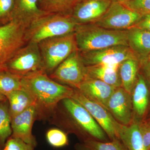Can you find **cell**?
<instances>
[{
	"label": "cell",
	"mask_w": 150,
	"mask_h": 150,
	"mask_svg": "<svg viewBox=\"0 0 150 150\" xmlns=\"http://www.w3.org/2000/svg\"><path fill=\"white\" fill-rule=\"evenodd\" d=\"M21 81L22 88L34 100L38 118L53 112L59 102L71 97L74 91L72 88L52 79L45 72L23 78Z\"/></svg>",
	"instance_id": "1"
},
{
	"label": "cell",
	"mask_w": 150,
	"mask_h": 150,
	"mask_svg": "<svg viewBox=\"0 0 150 150\" xmlns=\"http://www.w3.org/2000/svg\"><path fill=\"white\" fill-rule=\"evenodd\" d=\"M74 34L78 51L80 53L117 45L129 46L127 30L106 29L90 23L78 24Z\"/></svg>",
	"instance_id": "2"
},
{
	"label": "cell",
	"mask_w": 150,
	"mask_h": 150,
	"mask_svg": "<svg viewBox=\"0 0 150 150\" xmlns=\"http://www.w3.org/2000/svg\"><path fill=\"white\" fill-rule=\"evenodd\" d=\"M77 23L69 15L48 13L37 19L25 30L26 43L38 44L47 38L74 32Z\"/></svg>",
	"instance_id": "3"
},
{
	"label": "cell",
	"mask_w": 150,
	"mask_h": 150,
	"mask_svg": "<svg viewBox=\"0 0 150 150\" xmlns=\"http://www.w3.org/2000/svg\"><path fill=\"white\" fill-rule=\"evenodd\" d=\"M46 74L52 73L70 54L77 50L74 33L47 38L38 43Z\"/></svg>",
	"instance_id": "4"
},
{
	"label": "cell",
	"mask_w": 150,
	"mask_h": 150,
	"mask_svg": "<svg viewBox=\"0 0 150 150\" xmlns=\"http://www.w3.org/2000/svg\"><path fill=\"white\" fill-rule=\"evenodd\" d=\"M7 70L21 79L46 73L38 44L28 43L20 48L8 64Z\"/></svg>",
	"instance_id": "5"
},
{
	"label": "cell",
	"mask_w": 150,
	"mask_h": 150,
	"mask_svg": "<svg viewBox=\"0 0 150 150\" xmlns=\"http://www.w3.org/2000/svg\"><path fill=\"white\" fill-rule=\"evenodd\" d=\"M27 27L21 22L12 19L0 26V72L7 70V66L20 48L25 44Z\"/></svg>",
	"instance_id": "6"
},
{
	"label": "cell",
	"mask_w": 150,
	"mask_h": 150,
	"mask_svg": "<svg viewBox=\"0 0 150 150\" xmlns=\"http://www.w3.org/2000/svg\"><path fill=\"white\" fill-rule=\"evenodd\" d=\"M49 77L59 83L77 89L87 77L86 67L78 50L70 54Z\"/></svg>",
	"instance_id": "7"
},
{
	"label": "cell",
	"mask_w": 150,
	"mask_h": 150,
	"mask_svg": "<svg viewBox=\"0 0 150 150\" xmlns=\"http://www.w3.org/2000/svg\"><path fill=\"white\" fill-rule=\"evenodd\" d=\"M62 101L65 109L82 131L83 140L91 138L102 142H108L105 132L85 108L71 98Z\"/></svg>",
	"instance_id": "8"
},
{
	"label": "cell",
	"mask_w": 150,
	"mask_h": 150,
	"mask_svg": "<svg viewBox=\"0 0 150 150\" xmlns=\"http://www.w3.org/2000/svg\"><path fill=\"white\" fill-rule=\"evenodd\" d=\"M142 16L122 3L114 0L105 13L93 23L106 29L126 30L133 27Z\"/></svg>",
	"instance_id": "9"
},
{
	"label": "cell",
	"mask_w": 150,
	"mask_h": 150,
	"mask_svg": "<svg viewBox=\"0 0 150 150\" xmlns=\"http://www.w3.org/2000/svg\"><path fill=\"white\" fill-rule=\"evenodd\" d=\"M71 98L85 108L110 140L119 139L118 129L120 123L115 120L107 108L88 99L76 89Z\"/></svg>",
	"instance_id": "10"
},
{
	"label": "cell",
	"mask_w": 150,
	"mask_h": 150,
	"mask_svg": "<svg viewBox=\"0 0 150 150\" xmlns=\"http://www.w3.org/2000/svg\"><path fill=\"white\" fill-rule=\"evenodd\" d=\"M79 54L86 66L120 64L127 59L138 58L129 46L123 45L110 46L83 53L79 52Z\"/></svg>",
	"instance_id": "11"
},
{
	"label": "cell",
	"mask_w": 150,
	"mask_h": 150,
	"mask_svg": "<svg viewBox=\"0 0 150 150\" xmlns=\"http://www.w3.org/2000/svg\"><path fill=\"white\" fill-rule=\"evenodd\" d=\"M112 0H82L69 14L78 24L93 23L107 11Z\"/></svg>",
	"instance_id": "12"
},
{
	"label": "cell",
	"mask_w": 150,
	"mask_h": 150,
	"mask_svg": "<svg viewBox=\"0 0 150 150\" xmlns=\"http://www.w3.org/2000/svg\"><path fill=\"white\" fill-rule=\"evenodd\" d=\"M106 108L120 124L129 125L133 122L131 94L122 87L115 89L108 100Z\"/></svg>",
	"instance_id": "13"
},
{
	"label": "cell",
	"mask_w": 150,
	"mask_h": 150,
	"mask_svg": "<svg viewBox=\"0 0 150 150\" xmlns=\"http://www.w3.org/2000/svg\"><path fill=\"white\" fill-rule=\"evenodd\" d=\"M38 118V113L35 105H33L24 111L11 118V137L18 138L36 147L37 142L32 134L33 123Z\"/></svg>",
	"instance_id": "14"
},
{
	"label": "cell",
	"mask_w": 150,
	"mask_h": 150,
	"mask_svg": "<svg viewBox=\"0 0 150 150\" xmlns=\"http://www.w3.org/2000/svg\"><path fill=\"white\" fill-rule=\"evenodd\" d=\"M115 88L102 81L87 77L77 90L88 99L106 108L108 100Z\"/></svg>",
	"instance_id": "15"
},
{
	"label": "cell",
	"mask_w": 150,
	"mask_h": 150,
	"mask_svg": "<svg viewBox=\"0 0 150 150\" xmlns=\"http://www.w3.org/2000/svg\"><path fill=\"white\" fill-rule=\"evenodd\" d=\"M47 14L40 8L39 0H15L12 19L21 22L27 28Z\"/></svg>",
	"instance_id": "16"
},
{
	"label": "cell",
	"mask_w": 150,
	"mask_h": 150,
	"mask_svg": "<svg viewBox=\"0 0 150 150\" xmlns=\"http://www.w3.org/2000/svg\"><path fill=\"white\" fill-rule=\"evenodd\" d=\"M129 46L138 58L144 61L150 54V32L135 27L127 29Z\"/></svg>",
	"instance_id": "17"
},
{
	"label": "cell",
	"mask_w": 150,
	"mask_h": 150,
	"mask_svg": "<svg viewBox=\"0 0 150 150\" xmlns=\"http://www.w3.org/2000/svg\"><path fill=\"white\" fill-rule=\"evenodd\" d=\"M119 65L86 66L87 77L99 80L115 88L120 87L121 83L118 71Z\"/></svg>",
	"instance_id": "18"
},
{
	"label": "cell",
	"mask_w": 150,
	"mask_h": 150,
	"mask_svg": "<svg viewBox=\"0 0 150 150\" xmlns=\"http://www.w3.org/2000/svg\"><path fill=\"white\" fill-rule=\"evenodd\" d=\"M118 137L127 150H146L144 146L139 124L132 122L129 125L119 124Z\"/></svg>",
	"instance_id": "19"
},
{
	"label": "cell",
	"mask_w": 150,
	"mask_h": 150,
	"mask_svg": "<svg viewBox=\"0 0 150 150\" xmlns=\"http://www.w3.org/2000/svg\"><path fill=\"white\" fill-rule=\"evenodd\" d=\"M131 96L133 110L137 116L143 117L147 109L149 102V89L143 75L138 74Z\"/></svg>",
	"instance_id": "20"
},
{
	"label": "cell",
	"mask_w": 150,
	"mask_h": 150,
	"mask_svg": "<svg viewBox=\"0 0 150 150\" xmlns=\"http://www.w3.org/2000/svg\"><path fill=\"white\" fill-rule=\"evenodd\" d=\"M139 69V60L137 57L125 60L119 65L118 71L121 87L129 93H132L137 81Z\"/></svg>",
	"instance_id": "21"
},
{
	"label": "cell",
	"mask_w": 150,
	"mask_h": 150,
	"mask_svg": "<svg viewBox=\"0 0 150 150\" xmlns=\"http://www.w3.org/2000/svg\"><path fill=\"white\" fill-rule=\"evenodd\" d=\"M6 98L8 102L11 119L35 105L31 96L23 88L11 93Z\"/></svg>",
	"instance_id": "22"
},
{
	"label": "cell",
	"mask_w": 150,
	"mask_h": 150,
	"mask_svg": "<svg viewBox=\"0 0 150 150\" xmlns=\"http://www.w3.org/2000/svg\"><path fill=\"white\" fill-rule=\"evenodd\" d=\"M76 150H127L119 139L104 142L87 138L75 146Z\"/></svg>",
	"instance_id": "23"
},
{
	"label": "cell",
	"mask_w": 150,
	"mask_h": 150,
	"mask_svg": "<svg viewBox=\"0 0 150 150\" xmlns=\"http://www.w3.org/2000/svg\"><path fill=\"white\" fill-rule=\"evenodd\" d=\"M82 0H39L42 10L48 13L69 15L74 8Z\"/></svg>",
	"instance_id": "24"
},
{
	"label": "cell",
	"mask_w": 150,
	"mask_h": 150,
	"mask_svg": "<svg viewBox=\"0 0 150 150\" xmlns=\"http://www.w3.org/2000/svg\"><path fill=\"white\" fill-rule=\"evenodd\" d=\"M11 117L7 100L0 102V150H2L7 140L12 135Z\"/></svg>",
	"instance_id": "25"
},
{
	"label": "cell",
	"mask_w": 150,
	"mask_h": 150,
	"mask_svg": "<svg viewBox=\"0 0 150 150\" xmlns=\"http://www.w3.org/2000/svg\"><path fill=\"white\" fill-rule=\"evenodd\" d=\"M21 79L7 70L0 72V94L6 97L22 88Z\"/></svg>",
	"instance_id": "26"
},
{
	"label": "cell",
	"mask_w": 150,
	"mask_h": 150,
	"mask_svg": "<svg viewBox=\"0 0 150 150\" xmlns=\"http://www.w3.org/2000/svg\"><path fill=\"white\" fill-rule=\"evenodd\" d=\"M46 138L48 144L54 147H63L69 144L67 134L60 129H49L46 133Z\"/></svg>",
	"instance_id": "27"
},
{
	"label": "cell",
	"mask_w": 150,
	"mask_h": 150,
	"mask_svg": "<svg viewBox=\"0 0 150 150\" xmlns=\"http://www.w3.org/2000/svg\"><path fill=\"white\" fill-rule=\"evenodd\" d=\"M15 0H0V26L12 20Z\"/></svg>",
	"instance_id": "28"
},
{
	"label": "cell",
	"mask_w": 150,
	"mask_h": 150,
	"mask_svg": "<svg viewBox=\"0 0 150 150\" xmlns=\"http://www.w3.org/2000/svg\"><path fill=\"white\" fill-rule=\"evenodd\" d=\"M121 3L142 16L150 13V0H126Z\"/></svg>",
	"instance_id": "29"
},
{
	"label": "cell",
	"mask_w": 150,
	"mask_h": 150,
	"mask_svg": "<svg viewBox=\"0 0 150 150\" xmlns=\"http://www.w3.org/2000/svg\"><path fill=\"white\" fill-rule=\"evenodd\" d=\"M35 147L20 139L10 137L7 140L2 150H34Z\"/></svg>",
	"instance_id": "30"
},
{
	"label": "cell",
	"mask_w": 150,
	"mask_h": 150,
	"mask_svg": "<svg viewBox=\"0 0 150 150\" xmlns=\"http://www.w3.org/2000/svg\"><path fill=\"white\" fill-rule=\"evenodd\" d=\"M144 146L146 150H150V120L139 124Z\"/></svg>",
	"instance_id": "31"
},
{
	"label": "cell",
	"mask_w": 150,
	"mask_h": 150,
	"mask_svg": "<svg viewBox=\"0 0 150 150\" xmlns=\"http://www.w3.org/2000/svg\"><path fill=\"white\" fill-rule=\"evenodd\" d=\"M133 27L137 28L150 32V13L142 17Z\"/></svg>",
	"instance_id": "32"
},
{
	"label": "cell",
	"mask_w": 150,
	"mask_h": 150,
	"mask_svg": "<svg viewBox=\"0 0 150 150\" xmlns=\"http://www.w3.org/2000/svg\"><path fill=\"white\" fill-rule=\"evenodd\" d=\"M142 63L145 76L150 83V61H144Z\"/></svg>",
	"instance_id": "33"
},
{
	"label": "cell",
	"mask_w": 150,
	"mask_h": 150,
	"mask_svg": "<svg viewBox=\"0 0 150 150\" xmlns=\"http://www.w3.org/2000/svg\"><path fill=\"white\" fill-rule=\"evenodd\" d=\"M7 100V99L6 97L0 94V102H1V101H5V100Z\"/></svg>",
	"instance_id": "34"
},
{
	"label": "cell",
	"mask_w": 150,
	"mask_h": 150,
	"mask_svg": "<svg viewBox=\"0 0 150 150\" xmlns=\"http://www.w3.org/2000/svg\"><path fill=\"white\" fill-rule=\"evenodd\" d=\"M150 61V54H149V55L147 56V57L144 60V61H142V62H143V61Z\"/></svg>",
	"instance_id": "35"
},
{
	"label": "cell",
	"mask_w": 150,
	"mask_h": 150,
	"mask_svg": "<svg viewBox=\"0 0 150 150\" xmlns=\"http://www.w3.org/2000/svg\"><path fill=\"white\" fill-rule=\"evenodd\" d=\"M114 1H117L120 2H122L126 0H114Z\"/></svg>",
	"instance_id": "36"
}]
</instances>
